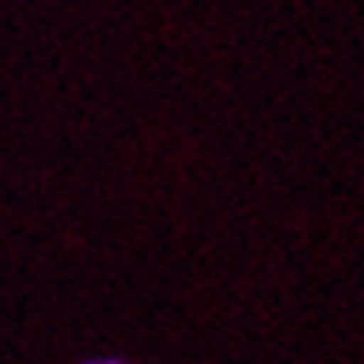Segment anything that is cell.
<instances>
[{
	"label": "cell",
	"mask_w": 364,
	"mask_h": 364,
	"mask_svg": "<svg viewBox=\"0 0 364 364\" xmlns=\"http://www.w3.org/2000/svg\"><path fill=\"white\" fill-rule=\"evenodd\" d=\"M78 364H130L127 357H90V360H78Z\"/></svg>",
	"instance_id": "6da1fadb"
}]
</instances>
